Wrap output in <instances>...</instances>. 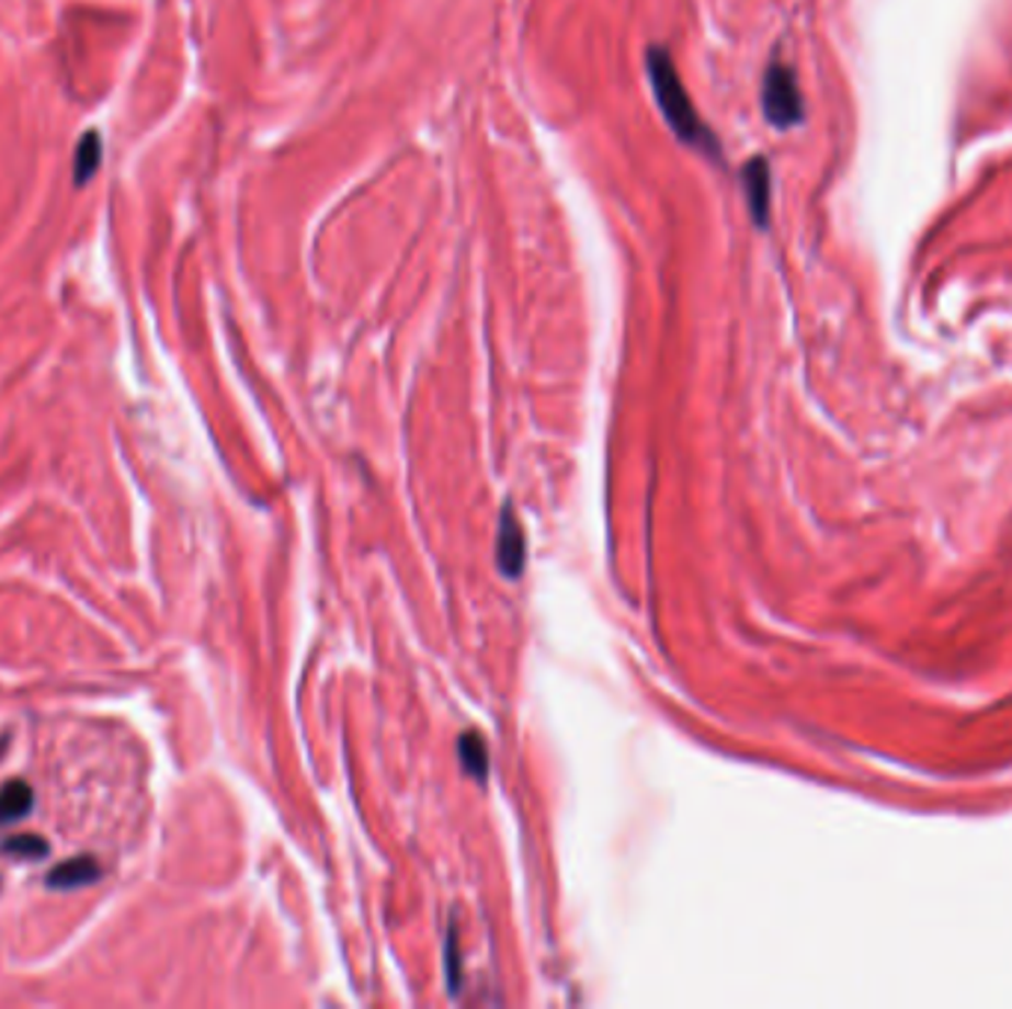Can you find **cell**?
<instances>
[{"instance_id": "obj_1", "label": "cell", "mask_w": 1012, "mask_h": 1009, "mask_svg": "<svg viewBox=\"0 0 1012 1009\" xmlns=\"http://www.w3.org/2000/svg\"><path fill=\"white\" fill-rule=\"evenodd\" d=\"M646 75H649V87L655 92L660 113L667 118V125L672 128V134L684 143V146L696 148L705 157H710L714 163H723V146H719L717 134L708 128V122L698 116V110L693 107V101L687 95V87L679 75V66L663 45H649L646 48Z\"/></svg>"}, {"instance_id": "obj_2", "label": "cell", "mask_w": 1012, "mask_h": 1009, "mask_svg": "<svg viewBox=\"0 0 1012 1009\" xmlns=\"http://www.w3.org/2000/svg\"><path fill=\"white\" fill-rule=\"evenodd\" d=\"M761 107H764L766 122L773 128H794L806 118V104H803V92L796 83V75L791 66L773 59L764 71V83H761Z\"/></svg>"}, {"instance_id": "obj_3", "label": "cell", "mask_w": 1012, "mask_h": 1009, "mask_svg": "<svg viewBox=\"0 0 1012 1009\" xmlns=\"http://www.w3.org/2000/svg\"><path fill=\"white\" fill-rule=\"evenodd\" d=\"M740 181H743V193H747V207L752 223L758 228H766L770 226V186H773L770 163H766L764 157H752L743 167V172H740Z\"/></svg>"}, {"instance_id": "obj_4", "label": "cell", "mask_w": 1012, "mask_h": 1009, "mask_svg": "<svg viewBox=\"0 0 1012 1009\" xmlns=\"http://www.w3.org/2000/svg\"><path fill=\"white\" fill-rule=\"evenodd\" d=\"M498 559H501L503 575H521L524 566V533L510 510H503L501 530H498Z\"/></svg>"}, {"instance_id": "obj_5", "label": "cell", "mask_w": 1012, "mask_h": 1009, "mask_svg": "<svg viewBox=\"0 0 1012 1009\" xmlns=\"http://www.w3.org/2000/svg\"><path fill=\"white\" fill-rule=\"evenodd\" d=\"M99 862L95 859H89V855H78V859H69V862L57 864L48 876L50 888H80V885H89L92 880H99Z\"/></svg>"}, {"instance_id": "obj_6", "label": "cell", "mask_w": 1012, "mask_h": 1009, "mask_svg": "<svg viewBox=\"0 0 1012 1009\" xmlns=\"http://www.w3.org/2000/svg\"><path fill=\"white\" fill-rule=\"evenodd\" d=\"M101 157H104V143H101L99 131H87L78 143L75 151V184L83 186L87 181L95 178L101 167Z\"/></svg>"}, {"instance_id": "obj_7", "label": "cell", "mask_w": 1012, "mask_h": 1009, "mask_svg": "<svg viewBox=\"0 0 1012 1009\" xmlns=\"http://www.w3.org/2000/svg\"><path fill=\"white\" fill-rule=\"evenodd\" d=\"M30 808H33V787L27 782L15 779L0 787V824L21 820Z\"/></svg>"}, {"instance_id": "obj_8", "label": "cell", "mask_w": 1012, "mask_h": 1009, "mask_svg": "<svg viewBox=\"0 0 1012 1009\" xmlns=\"http://www.w3.org/2000/svg\"><path fill=\"white\" fill-rule=\"evenodd\" d=\"M459 761H463L465 773H471L474 779H486V770H489V755H486V744H482L480 737L468 732V735L459 737Z\"/></svg>"}, {"instance_id": "obj_9", "label": "cell", "mask_w": 1012, "mask_h": 1009, "mask_svg": "<svg viewBox=\"0 0 1012 1009\" xmlns=\"http://www.w3.org/2000/svg\"><path fill=\"white\" fill-rule=\"evenodd\" d=\"M3 850H7V853H15V855L39 859V855L48 853V843L42 841L39 835H15V838H10V841L3 843Z\"/></svg>"}]
</instances>
